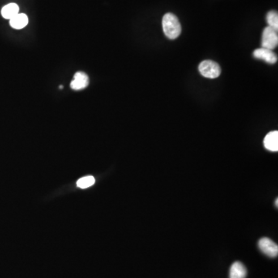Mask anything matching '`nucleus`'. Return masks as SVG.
<instances>
[{"label":"nucleus","instance_id":"1","mask_svg":"<svg viewBox=\"0 0 278 278\" xmlns=\"http://www.w3.org/2000/svg\"><path fill=\"white\" fill-rule=\"evenodd\" d=\"M163 28L165 36L171 40H174L178 37L182 31V27L178 18L170 13L163 16Z\"/></svg>","mask_w":278,"mask_h":278},{"label":"nucleus","instance_id":"2","mask_svg":"<svg viewBox=\"0 0 278 278\" xmlns=\"http://www.w3.org/2000/svg\"><path fill=\"white\" fill-rule=\"evenodd\" d=\"M199 70L203 77L210 79L217 78L221 73L220 65L215 61L210 60L201 62L199 66Z\"/></svg>","mask_w":278,"mask_h":278},{"label":"nucleus","instance_id":"3","mask_svg":"<svg viewBox=\"0 0 278 278\" xmlns=\"http://www.w3.org/2000/svg\"><path fill=\"white\" fill-rule=\"evenodd\" d=\"M262 48L265 49H275L278 47V31L270 27H267L263 30L262 35Z\"/></svg>","mask_w":278,"mask_h":278},{"label":"nucleus","instance_id":"4","mask_svg":"<svg viewBox=\"0 0 278 278\" xmlns=\"http://www.w3.org/2000/svg\"><path fill=\"white\" fill-rule=\"evenodd\" d=\"M258 246H259L260 250L265 255L268 256L270 258H276V257H278V244L274 242L271 239L267 238V237L261 238L259 242H258Z\"/></svg>","mask_w":278,"mask_h":278},{"label":"nucleus","instance_id":"5","mask_svg":"<svg viewBox=\"0 0 278 278\" xmlns=\"http://www.w3.org/2000/svg\"><path fill=\"white\" fill-rule=\"evenodd\" d=\"M89 84V78L83 72H77L74 74L73 81L70 83V87L74 91L84 89Z\"/></svg>","mask_w":278,"mask_h":278},{"label":"nucleus","instance_id":"6","mask_svg":"<svg viewBox=\"0 0 278 278\" xmlns=\"http://www.w3.org/2000/svg\"><path fill=\"white\" fill-rule=\"evenodd\" d=\"M254 57L271 65L275 64L278 61V57L272 50L263 48L255 49L254 52Z\"/></svg>","mask_w":278,"mask_h":278},{"label":"nucleus","instance_id":"7","mask_svg":"<svg viewBox=\"0 0 278 278\" xmlns=\"http://www.w3.org/2000/svg\"><path fill=\"white\" fill-rule=\"evenodd\" d=\"M263 145L265 148L269 151H278V131H271L265 136L263 140Z\"/></svg>","mask_w":278,"mask_h":278},{"label":"nucleus","instance_id":"8","mask_svg":"<svg viewBox=\"0 0 278 278\" xmlns=\"http://www.w3.org/2000/svg\"><path fill=\"white\" fill-rule=\"evenodd\" d=\"M246 267L241 262H235L232 264L229 271V278H246Z\"/></svg>","mask_w":278,"mask_h":278},{"label":"nucleus","instance_id":"9","mask_svg":"<svg viewBox=\"0 0 278 278\" xmlns=\"http://www.w3.org/2000/svg\"><path fill=\"white\" fill-rule=\"evenodd\" d=\"M10 26L16 30H21L28 24V17L24 14H18L14 18L10 19Z\"/></svg>","mask_w":278,"mask_h":278},{"label":"nucleus","instance_id":"10","mask_svg":"<svg viewBox=\"0 0 278 278\" xmlns=\"http://www.w3.org/2000/svg\"><path fill=\"white\" fill-rule=\"evenodd\" d=\"M18 14H19V8L16 3L7 4L1 10V14L4 19H11Z\"/></svg>","mask_w":278,"mask_h":278},{"label":"nucleus","instance_id":"11","mask_svg":"<svg viewBox=\"0 0 278 278\" xmlns=\"http://www.w3.org/2000/svg\"><path fill=\"white\" fill-rule=\"evenodd\" d=\"M267 22L268 27L278 31V14L276 11H270L267 14Z\"/></svg>","mask_w":278,"mask_h":278},{"label":"nucleus","instance_id":"12","mask_svg":"<svg viewBox=\"0 0 278 278\" xmlns=\"http://www.w3.org/2000/svg\"><path fill=\"white\" fill-rule=\"evenodd\" d=\"M95 182V180L93 176H87V177L80 179L77 182V185L78 187L82 188V189H86V188L90 187L91 185H94Z\"/></svg>","mask_w":278,"mask_h":278},{"label":"nucleus","instance_id":"13","mask_svg":"<svg viewBox=\"0 0 278 278\" xmlns=\"http://www.w3.org/2000/svg\"><path fill=\"white\" fill-rule=\"evenodd\" d=\"M275 205H276V207L278 206V199H276V202H275Z\"/></svg>","mask_w":278,"mask_h":278}]
</instances>
